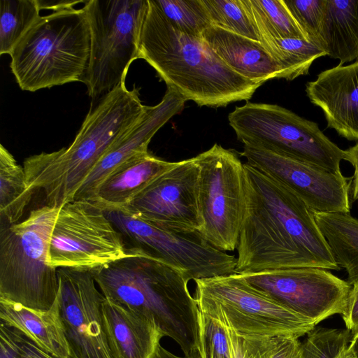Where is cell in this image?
<instances>
[{
  "mask_svg": "<svg viewBox=\"0 0 358 358\" xmlns=\"http://www.w3.org/2000/svg\"><path fill=\"white\" fill-rule=\"evenodd\" d=\"M176 163L161 159L149 152L138 154L103 180L92 201L103 209L124 208Z\"/></svg>",
  "mask_w": 358,
  "mask_h": 358,
  "instance_id": "44dd1931",
  "label": "cell"
},
{
  "mask_svg": "<svg viewBox=\"0 0 358 358\" xmlns=\"http://www.w3.org/2000/svg\"><path fill=\"white\" fill-rule=\"evenodd\" d=\"M194 299L199 310L241 336L306 335L312 320L285 307L238 273L197 279Z\"/></svg>",
  "mask_w": 358,
  "mask_h": 358,
  "instance_id": "52a82bcc",
  "label": "cell"
},
{
  "mask_svg": "<svg viewBox=\"0 0 358 358\" xmlns=\"http://www.w3.org/2000/svg\"><path fill=\"white\" fill-rule=\"evenodd\" d=\"M306 92L322 110L328 128L358 141V59L322 71L306 83Z\"/></svg>",
  "mask_w": 358,
  "mask_h": 358,
  "instance_id": "ac0fdd59",
  "label": "cell"
},
{
  "mask_svg": "<svg viewBox=\"0 0 358 358\" xmlns=\"http://www.w3.org/2000/svg\"><path fill=\"white\" fill-rule=\"evenodd\" d=\"M91 52L85 84L92 100L125 83L138 57V40L148 0H89Z\"/></svg>",
  "mask_w": 358,
  "mask_h": 358,
  "instance_id": "9c48e42d",
  "label": "cell"
},
{
  "mask_svg": "<svg viewBox=\"0 0 358 358\" xmlns=\"http://www.w3.org/2000/svg\"><path fill=\"white\" fill-rule=\"evenodd\" d=\"M102 317L113 358H154L164 335L152 320L107 298Z\"/></svg>",
  "mask_w": 358,
  "mask_h": 358,
  "instance_id": "d6986e66",
  "label": "cell"
},
{
  "mask_svg": "<svg viewBox=\"0 0 358 358\" xmlns=\"http://www.w3.org/2000/svg\"><path fill=\"white\" fill-rule=\"evenodd\" d=\"M201 37L228 66L247 80L263 84L281 78L280 65L260 41L213 24Z\"/></svg>",
  "mask_w": 358,
  "mask_h": 358,
  "instance_id": "ffe728a7",
  "label": "cell"
},
{
  "mask_svg": "<svg viewBox=\"0 0 358 358\" xmlns=\"http://www.w3.org/2000/svg\"><path fill=\"white\" fill-rule=\"evenodd\" d=\"M246 210L236 273L318 267L339 270L312 210L272 176L243 163Z\"/></svg>",
  "mask_w": 358,
  "mask_h": 358,
  "instance_id": "6da1fadb",
  "label": "cell"
},
{
  "mask_svg": "<svg viewBox=\"0 0 358 358\" xmlns=\"http://www.w3.org/2000/svg\"><path fill=\"white\" fill-rule=\"evenodd\" d=\"M320 48L340 65L358 59V0H327Z\"/></svg>",
  "mask_w": 358,
  "mask_h": 358,
  "instance_id": "603a6c76",
  "label": "cell"
},
{
  "mask_svg": "<svg viewBox=\"0 0 358 358\" xmlns=\"http://www.w3.org/2000/svg\"><path fill=\"white\" fill-rule=\"evenodd\" d=\"M198 178L195 157L177 162L122 210L170 231L199 232Z\"/></svg>",
  "mask_w": 358,
  "mask_h": 358,
  "instance_id": "5bb4252c",
  "label": "cell"
},
{
  "mask_svg": "<svg viewBox=\"0 0 358 358\" xmlns=\"http://www.w3.org/2000/svg\"><path fill=\"white\" fill-rule=\"evenodd\" d=\"M226 328L231 358H271L275 337L241 336Z\"/></svg>",
  "mask_w": 358,
  "mask_h": 358,
  "instance_id": "e575fe53",
  "label": "cell"
},
{
  "mask_svg": "<svg viewBox=\"0 0 358 358\" xmlns=\"http://www.w3.org/2000/svg\"><path fill=\"white\" fill-rule=\"evenodd\" d=\"M260 42L282 69L281 78L292 80L308 73L313 62L327 53L302 38L262 39Z\"/></svg>",
  "mask_w": 358,
  "mask_h": 358,
  "instance_id": "4316f807",
  "label": "cell"
},
{
  "mask_svg": "<svg viewBox=\"0 0 358 358\" xmlns=\"http://www.w3.org/2000/svg\"><path fill=\"white\" fill-rule=\"evenodd\" d=\"M164 17L180 31L201 37L212 25L203 0H154Z\"/></svg>",
  "mask_w": 358,
  "mask_h": 358,
  "instance_id": "f1b7e54d",
  "label": "cell"
},
{
  "mask_svg": "<svg viewBox=\"0 0 358 358\" xmlns=\"http://www.w3.org/2000/svg\"><path fill=\"white\" fill-rule=\"evenodd\" d=\"M0 322L14 327L57 358H71L56 299L47 310L0 299Z\"/></svg>",
  "mask_w": 358,
  "mask_h": 358,
  "instance_id": "7402d4cb",
  "label": "cell"
},
{
  "mask_svg": "<svg viewBox=\"0 0 358 358\" xmlns=\"http://www.w3.org/2000/svg\"><path fill=\"white\" fill-rule=\"evenodd\" d=\"M346 328L352 335L358 330V285L352 287L346 312L342 315Z\"/></svg>",
  "mask_w": 358,
  "mask_h": 358,
  "instance_id": "8d00e7d4",
  "label": "cell"
},
{
  "mask_svg": "<svg viewBox=\"0 0 358 358\" xmlns=\"http://www.w3.org/2000/svg\"><path fill=\"white\" fill-rule=\"evenodd\" d=\"M127 255L121 234L99 205L80 199L59 208L49 241L50 266L92 271Z\"/></svg>",
  "mask_w": 358,
  "mask_h": 358,
  "instance_id": "7c38bea8",
  "label": "cell"
},
{
  "mask_svg": "<svg viewBox=\"0 0 358 358\" xmlns=\"http://www.w3.org/2000/svg\"><path fill=\"white\" fill-rule=\"evenodd\" d=\"M37 0L0 1V55L11 52L41 17Z\"/></svg>",
  "mask_w": 358,
  "mask_h": 358,
  "instance_id": "83f0119b",
  "label": "cell"
},
{
  "mask_svg": "<svg viewBox=\"0 0 358 358\" xmlns=\"http://www.w3.org/2000/svg\"><path fill=\"white\" fill-rule=\"evenodd\" d=\"M57 300L71 358H113L104 332L103 294L90 270L57 268Z\"/></svg>",
  "mask_w": 358,
  "mask_h": 358,
  "instance_id": "9a60e30c",
  "label": "cell"
},
{
  "mask_svg": "<svg viewBox=\"0 0 358 358\" xmlns=\"http://www.w3.org/2000/svg\"><path fill=\"white\" fill-rule=\"evenodd\" d=\"M348 349L354 358H358V330L352 335Z\"/></svg>",
  "mask_w": 358,
  "mask_h": 358,
  "instance_id": "60d3db41",
  "label": "cell"
},
{
  "mask_svg": "<svg viewBox=\"0 0 358 358\" xmlns=\"http://www.w3.org/2000/svg\"><path fill=\"white\" fill-rule=\"evenodd\" d=\"M288 309L315 323L343 315L352 287L318 267H299L242 275Z\"/></svg>",
  "mask_w": 358,
  "mask_h": 358,
  "instance_id": "4fadbf2b",
  "label": "cell"
},
{
  "mask_svg": "<svg viewBox=\"0 0 358 358\" xmlns=\"http://www.w3.org/2000/svg\"><path fill=\"white\" fill-rule=\"evenodd\" d=\"M201 237L224 252L238 246L246 210L245 170L237 154L215 143L196 155Z\"/></svg>",
  "mask_w": 358,
  "mask_h": 358,
  "instance_id": "30bf717a",
  "label": "cell"
},
{
  "mask_svg": "<svg viewBox=\"0 0 358 358\" xmlns=\"http://www.w3.org/2000/svg\"><path fill=\"white\" fill-rule=\"evenodd\" d=\"M228 121L243 145L259 147L341 173L344 150L326 136L316 122L285 108L247 101L229 114Z\"/></svg>",
  "mask_w": 358,
  "mask_h": 358,
  "instance_id": "ba28073f",
  "label": "cell"
},
{
  "mask_svg": "<svg viewBox=\"0 0 358 358\" xmlns=\"http://www.w3.org/2000/svg\"><path fill=\"white\" fill-rule=\"evenodd\" d=\"M326 1L284 0L287 8L306 34L308 39L319 48L320 33Z\"/></svg>",
  "mask_w": 358,
  "mask_h": 358,
  "instance_id": "836d02e7",
  "label": "cell"
},
{
  "mask_svg": "<svg viewBox=\"0 0 358 358\" xmlns=\"http://www.w3.org/2000/svg\"><path fill=\"white\" fill-rule=\"evenodd\" d=\"M95 102L69 146L24 161L29 187L42 189L49 206L60 208L72 201L93 167L146 109L138 90H128L125 83Z\"/></svg>",
  "mask_w": 358,
  "mask_h": 358,
  "instance_id": "3957f363",
  "label": "cell"
},
{
  "mask_svg": "<svg viewBox=\"0 0 358 358\" xmlns=\"http://www.w3.org/2000/svg\"><path fill=\"white\" fill-rule=\"evenodd\" d=\"M199 350L201 358H231L226 327L199 311Z\"/></svg>",
  "mask_w": 358,
  "mask_h": 358,
  "instance_id": "1f68e13d",
  "label": "cell"
},
{
  "mask_svg": "<svg viewBox=\"0 0 358 358\" xmlns=\"http://www.w3.org/2000/svg\"><path fill=\"white\" fill-rule=\"evenodd\" d=\"M313 215L331 255L348 273V282L358 285V219L350 213H319Z\"/></svg>",
  "mask_w": 358,
  "mask_h": 358,
  "instance_id": "cb8c5ba5",
  "label": "cell"
},
{
  "mask_svg": "<svg viewBox=\"0 0 358 358\" xmlns=\"http://www.w3.org/2000/svg\"><path fill=\"white\" fill-rule=\"evenodd\" d=\"M213 25L259 41L255 22L243 0H203Z\"/></svg>",
  "mask_w": 358,
  "mask_h": 358,
  "instance_id": "f546056e",
  "label": "cell"
},
{
  "mask_svg": "<svg viewBox=\"0 0 358 358\" xmlns=\"http://www.w3.org/2000/svg\"><path fill=\"white\" fill-rule=\"evenodd\" d=\"M243 1L257 27L259 41L266 38L308 40L284 0Z\"/></svg>",
  "mask_w": 358,
  "mask_h": 358,
  "instance_id": "484cf974",
  "label": "cell"
},
{
  "mask_svg": "<svg viewBox=\"0 0 358 358\" xmlns=\"http://www.w3.org/2000/svg\"><path fill=\"white\" fill-rule=\"evenodd\" d=\"M85 1L73 0H37L40 10H52L53 12L74 8L77 4L85 3Z\"/></svg>",
  "mask_w": 358,
  "mask_h": 358,
  "instance_id": "f35d334b",
  "label": "cell"
},
{
  "mask_svg": "<svg viewBox=\"0 0 358 358\" xmlns=\"http://www.w3.org/2000/svg\"><path fill=\"white\" fill-rule=\"evenodd\" d=\"M336 358H354V357L350 352L348 349L346 348Z\"/></svg>",
  "mask_w": 358,
  "mask_h": 358,
  "instance_id": "b9f144b4",
  "label": "cell"
},
{
  "mask_svg": "<svg viewBox=\"0 0 358 358\" xmlns=\"http://www.w3.org/2000/svg\"><path fill=\"white\" fill-rule=\"evenodd\" d=\"M0 358H57L20 329L0 322Z\"/></svg>",
  "mask_w": 358,
  "mask_h": 358,
  "instance_id": "d6a6232c",
  "label": "cell"
},
{
  "mask_svg": "<svg viewBox=\"0 0 358 358\" xmlns=\"http://www.w3.org/2000/svg\"><path fill=\"white\" fill-rule=\"evenodd\" d=\"M301 343L303 358H336L348 348L352 332L345 329L315 327Z\"/></svg>",
  "mask_w": 358,
  "mask_h": 358,
  "instance_id": "4dcf8cb0",
  "label": "cell"
},
{
  "mask_svg": "<svg viewBox=\"0 0 358 358\" xmlns=\"http://www.w3.org/2000/svg\"><path fill=\"white\" fill-rule=\"evenodd\" d=\"M120 232L128 255H142L180 271L189 281L236 273L237 258L208 243L199 232L170 231L122 209H103Z\"/></svg>",
  "mask_w": 358,
  "mask_h": 358,
  "instance_id": "8fae6325",
  "label": "cell"
},
{
  "mask_svg": "<svg viewBox=\"0 0 358 358\" xmlns=\"http://www.w3.org/2000/svg\"><path fill=\"white\" fill-rule=\"evenodd\" d=\"M154 358H201L199 348L184 354L183 356H178L163 348L161 345L158 347Z\"/></svg>",
  "mask_w": 358,
  "mask_h": 358,
  "instance_id": "ab89813d",
  "label": "cell"
},
{
  "mask_svg": "<svg viewBox=\"0 0 358 358\" xmlns=\"http://www.w3.org/2000/svg\"><path fill=\"white\" fill-rule=\"evenodd\" d=\"M185 101L178 92L167 87L158 104L146 106L143 115L115 141L90 171L73 200L92 201L101 184L113 172L134 156L148 152L154 135L183 109Z\"/></svg>",
  "mask_w": 358,
  "mask_h": 358,
  "instance_id": "e0dca14e",
  "label": "cell"
},
{
  "mask_svg": "<svg viewBox=\"0 0 358 358\" xmlns=\"http://www.w3.org/2000/svg\"><path fill=\"white\" fill-rule=\"evenodd\" d=\"M92 271L105 298L152 320L184 354L199 348V310L180 271L145 255H129Z\"/></svg>",
  "mask_w": 358,
  "mask_h": 358,
  "instance_id": "277c9868",
  "label": "cell"
},
{
  "mask_svg": "<svg viewBox=\"0 0 358 358\" xmlns=\"http://www.w3.org/2000/svg\"><path fill=\"white\" fill-rule=\"evenodd\" d=\"M246 163L279 180L319 213H350L352 178L259 147L243 145Z\"/></svg>",
  "mask_w": 358,
  "mask_h": 358,
  "instance_id": "2e32d148",
  "label": "cell"
},
{
  "mask_svg": "<svg viewBox=\"0 0 358 358\" xmlns=\"http://www.w3.org/2000/svg\"><path fill=\"white\" fill-rule=\"evenodd\" d=\"M138 57L157 71L167 87L199 106L217 108L248 101L262 85L232 70L201 37L173 28L154 0H148Z\"/></svg>",
  "mask_w": 358,
  "mask_h": 358,
  "instance_id": "7a4b0ae2",
  "label": "cell"
},
{
  "mask_svg": "<svg viewBox=\"0 0 358 358\" xmlns=\"http://www.w3.org/2000/svg\"><path fill=\"white\" fill-rule=\"evenodd\" d=\"M59 210L45 205L21 222L1 224L0 299L42 310L55 303L59 279L48 263V248Z\"/></svg>",
  "mask_w": 358,
  "mask_h": 358,
  "instance_id": "8992f818",
  "label": "cell"
},
{
  "mask_svg": "<svg viewBox=\"0 0 358 358\" xmlns=\"http://www.w3.org/2000/svg\"><path fill=\"white\" fill-rule=\"evenodd\" d=\"M345 159L349 162L354 167L355 172L352 177V199L358 200V141L356 144L344 150Z\"/></svg>",
  "mask_w": 358,
  "mask_h": 358,
  "instance_id": "74e56055",
  "label": "cell"
},
{
  "mask_svg": "<svg viewBox=\"0 0 358 358\" xmlns=\"http://www.w3.org/2000/svg\"><path fill=\"white\" fill-rule=\"evenodd\" d=\"M90 52V27L85 9L68 8L38 19L10 54V67L24 91L85 83Z\"/></svg>",
  "mask_w": 358,
  "mask_h": 358,
  "instance_id": "5b68a950",
  "label": "cell"
},
{
  "mask_svg": "<svg viewBox=\"0 0 358 358\" xmlns=\"http://www.w3.org/2000/svg\"><path fill=\"white\" fill-rule=\"evenodd\" d=\"M34 190L26 179L24 167L13 155L0 145V216L1 224H13L22 217Z\"/></svg>",
  "mask_w": 358,
  "mask_h": 358,
  "instance_id": "d4e9b609",
  "label": "cell"
},
{
  "mask_svg": "<svg viewBox=\"0 0 358 358\" xmlns=\"http://www.w3.org/2000/svg\"><path fill=\"white\" fill-rule=\"evenodd\" d=\"M271 358H303L299 338L293 336L275 337Z\"/></svg>",
  "mask_w": 358,
  "mask_h": 358,
  "instance_id": "d590c367",
  "label": "cell"
}]
</instances>
